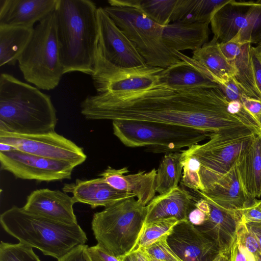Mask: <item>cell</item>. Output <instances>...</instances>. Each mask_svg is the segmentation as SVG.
<instances>
[{
	"label": "cell",
	"mask_w": 261,
	"mask_h": 261,
	"mask_svg": "<svg viewBox=\"0 0 261 261\" xmlns=\"http://www.w3.org/2000/svg\"><path fill=\"white\" fill-rule=\"evenodd\" d=\"M87 120L159 122L215 133L252 127L232 112L220 87L172 89L160 84L141 90L87 96L81 103Z\"/></svg>",
	"instance_id": "6da1fadb"
},
{
	"label": "cell",
	"mask_w": 261,
	"mask_h": 261,
	"mask_svg": "<svg viewBox=\"0 0 261 261\" xmlns=\"http://www.w3.org/2000/svg\"><path fill=\"white\" fill-rule=\"evenodd\" d=\"M97 8L90 0H58L57 34L64 74L92 75L98 39Z\"/></svg>",
	"instance_id": "7a4b0ae2"
},
{
	"label": "cell",
	"mask_w": 261,
	"mask_h": 261,
	"mask_svg": "<svg viewBox=\"0 0 261 261\" xmlns=\"http://www.w3.org/2000/svg\"><path fill=\"white\" fill-rule=\"evenodd\" d=\"M50 96L6 73L0 75V130L24 135L53 132L57 123Z\"/></svg>",
	"instance_id": "3957f363"
},
{
	"label": "cell",
	"mask_w": 261,
	"mask_h": 261,
	"mask_svg": "<svg viewBox=\"0 0 261 261\" xmlns=\"http://www.w3.org/2000/svg\"><path fill=\"white\" fill-rule=\"evenodd\" d=\"M1 224L19 243L40 250L58 260L76 247L85 245L87 235L77 224H67L13 206L3 213Z\"/></svg>",
	"instance_id": "277c9868"
},
{
	"label": "cell",
	"mask_w": 261,
	"mask_h": 261,
	"mask_svg": "<svg viewBox=\"0 0 261 261\" xmlns=\"http://www.w3.org/2000/svg\"><path fill=\"white\" fill-rule=\"evenodd\" d=\"M114 135L128 147H144L146 152H180L210 139L212 132L189 126L130 120L112 121Z\"/></svg>",
	"instance_id": "5b68a950"
},
{
	"label": "cell",
	"mask_w": 261,
	"mask_h": 261,
	"mask_svg": "<svg viewBox=\"0 0 261 261\" xmlns=\"http://www.w3.org/2000/svg\"><path fill=\"white\" fill-rule=\"evenodd\" d=\"M24 79L38 89L50 90L63 73L57 34L55 10L34 28L32 36L18 60Z\"/></svg>",
	"instance_id": "8992f818"
},
{
	"label": "cell",
	"mask_w": 261,
	"mask_h": 261,
	"mask_svg": "<svg viewBox=\"0 0 261 261\" xmlns=\"http://www.w3.org/2000/svg\"><path fill=\"white\" fill-rule=\"evenodd\" d=\"M146 206L130 197L94 213L91 226L97 243L117 258L132 251L145 222Z\"/></svg>",
	"instance_id": "52a82bcc"
},
{
	"label": "cell",
	"mask_w": 261,
	"mask_h": 261,
	"mask_svg": "<svg viewBox=\"0 0 261 261\" xmlns=\"http://www.w3.org/2000/svg\"><path fill=\"white\" fill-rule=\"evenodd\" d=\"M134 45L148 66L166 68L181 60L164 43L163 27L138 9L129 6L103 8Z\"/></svg>",
	"instance_id": "ba28073f"
},
{
	"label": "cell",
	"mask_w": 261,
	"mask_h": 261,
	"mask_svg": "<svg viewBox=\"0 0 261 261\" xmlns=\"http://www.w3.org/2000/svg\"><path fill=\"white\" fill-rule=\"evenodd\" d=\"M258 132L248 126L215 132L206 142L184 149L199 162V175L204 190L231 169L242 151Z\"/></svg>",
	"instance_id": "9c48e42d"
},
{
	"label": "cell",
	"mask_w": 261,
	"mask_h": 261,
	"mask_svg": "<svg viewBox=\"0 0 261 261\" xmlns=\"http://www.w3.org/2000/svg\"><path fill=\"white\" fill-rule=\"evenodd\" d=\"M163 68L146 66L124 68L114 65L97 51L91 75L97 94L118 93L141 90L156 84Z\"/></svg>",
	"instance_id": "30bf717a"
},
{
	"label": "cell",
	"mask_w": 261,
	"mask_h": 261,
	"mask_svg": "<svg viewBox=\"0 0 261 261\" xmlns=\"http://www.w3.org/2000/svg\"><path fill=\"white\" fill-rule=\"evenodd\" d=\"M0 143L9 144L23 152L70 162L76 166L87 159L82 147L55 131L24 135L0 130Z\"/></svg>",
	"instance_id": "8fae6325"
},
{
	"label": "cell",
	"mask_w": 261,
	"mask_h": 261,
	"mask_svg": "<svg viewBox=\"0 0 261 261\" xmlns=\"http://www.w3.org/2000/svg\"><path fill=\"white\" fill-rule=\"evenodd\" d=\"M1 169L16 178L55 181L71 179L76 166L70 162L53 160L28 153L16 149L0 151Z\"/></svg>",
	"instance_id": "7c38bea8"
},
{
	"label": "cell",
	"mask_w": 261,
	"mask_h": 261,
	"mask_svg": "<svg viewBox=\"0 0 261 261\" xmlns=\"http://www.w3.org/2000/svg\"><path fill=\"white\" fill-rule=\"evenodd\" d=\"M97 51L104 59L121 68H136L147 66L133 43L115 24L103 8H97Z\"/></svg>",
	"instance_id": "4fadbf2b"
},
{
	"label": "cell",
	"mask_w": 261,
	"mask_h": 261,
	"mask_svg": "<svg viewBox=\"0 0 261 261\" xmlns=\"http://www.w3.org/2000/svg\"><path fill=\"white\" fill-rule=\"evenodd\" d=\"M167 242L182 261H212L221 253L215 242L188 220L173 227Z\"/></svg>",
	"instance_id": "5bb4252c"
},
{
	"label": "cell",
	"mask_w": 261,
	"mask_h": 261,
	"mask_svg": "<svg viewBox=\"0 0 261 261\" xmlns=\"http://www.w3.org/2000/svg\"><path fill=\"white\" fill-rule=\"evenodd\" d=\"M253 3L229 0L215 11L210 23L219 43L234 40L242 45L250 43L249 16Z\"/></svg>",
	"instance_id": "9a60e30c"
},
{
	"label": "cell",
	"mask_w": 261,
	"mask_h": 261,
	"mask_svg": "<svg viewBox=\"0 0 261 261\" xmlns=\"http://www.w3.org/2000/svg\"><path fill=\"white\" fill-rule=\"evenodd\" d=\"M73 197L60 190L37 189L27 197L22 208L27 212L67 224H77Z\"/></svg>",
	"instance_id": "2e32d148"
},
{
	"label": "cell",
	"mask_w": 261,
	"mask_h": 261,
	"mask_svg": "<svg viewBox=\"0 0 261 261\" xmlns=\"http://www.w3.org/2000/svg\"><path fill=\"white\" fill-rule=\"evenodd\" d=\"M58 0H0V27L33 28L55 10Z\"/></svg>",
	"instance_id": "e0dca14e"
},
{
	"label": "cell",
	"mask_w": 261,
	"mask_h": 261,
	"mask_svg": "<svg viewBox=\"0 0 261 261\" xmlns=\"http://www.w3.org/2000/svg\"><path fill=\"white\" fill-rule=\"evenodd\" d=\"M180 62L163 69L158 82L172 89L196 87H220L206 70L191 57L175 51Z\"/></svg>",
	"instance_id": "ac0fdd59"
},
{
	"label": "cell",
	"mask_w": 261,
	"mask_h": 261,
	"mask_svg": "<svg viewBox=\"0 0 261 261\" xmlns=\"http://www.w3.org/2000/svg\"><path fill=\"white\" fill-rule=\"evenodd\" d=\"M128 172L127 167L115 169L108 166L98 176L113 188L134 195L139 202L147 205L155 197L156 170L125 174Z\"/></svg>",
	"instance_id": "d6986e66"
},
{
	"label": "cell",
	"mask_w": 261,
	"mask_h": 261,
	"mask_svg": "<svg viewBox=\"0 0 261 261\" xmlns=\"http://www.w3.org/2000/svg\"><path fill=\"white\" fill-rule=\"evenodd\" d=\"M198 196L217 206L230 211H239L254 199L245 192L236 163L224 175L204 191L195 192Z\"/></svg>",
	"instance_id": "ffe728a7"
},
{
	"label": "cell",
	"mask_w": 261,
	"mask_h": 261,
	"mask_svg": "<svg viewBox=\"0 0 261 261\" xmlns=\"http://www.w3.org/2000/svg\"><path fill=\"white\" fill-rule=\"evenodd\" d=\"M205 200L210 205V213L204 222L196 227L215 242L221 253L229 254L237 240V228L241 219L239 211L224 209Z\"/></svg>",
	"instance_id": "44dd1931"
},
{
	"label": "cell",
	"mask_w": 261,
	"mask_h": 261,
	"mask_svg": "<svg viewBox=\"0 0 261 261\" xmlns=\"http://www.w3.org/2000/svg\"><path fill=\"white\" fill-rule=\"evenodd\" d=\"M62 190L71 193L75 202L89 204L92 208L106 207L123 199L135 197L133 194L113 188L100 177L89 180L77 179L74 182L64 184Z\"/></svg>",
	"instance_id": "7402d4cb"
},
{
	"label": "cell",
	"mask_w": 261,
	"mask_h": 261,
	"mask_svg": "<svg viewBox=\"0 0 261 261\" xmlns=\"http://www.w3.org/2000/svg\"><path fill=\"white\" fill-rule=\"evenodd\" d=\"M194 205L195 196L178 186L166 194L155 196L148 203L144 223L171 217L187 221Z\"/></svg>",
	"instance_id": "603a6c76"
},
{
	"label": "cell",
	"mask_w": 261,
	"mask_h": 261,
	"mask_svg": "<svg viewBox=\"0 0 261 261\" xmlns=\"http://www.w3.org/2000/svg\"><path fill=\"white\" fill-rule=\"evenodd\" d=\"M209 23L171 22L163 27L162 40L174 54L186 49L196 50L207 42Z\"/></svg>",
	"instance_id": "cb8c5ba5"
},
{
	"label": "cell",
	"mask_w": 261,
	"mask_h": 261,
	"mask_svg": "<svg viewBox=\"0 0 261 261\" xmlns=\"http://www.w3.org/2000/svg\"><path fill=\"white\" fill-rule=\"evenodd\" d=\"M238 173L246 194L251 198L261 196V131L254 134L237 162Z\"/></svg>",
	"instance_id": "d4e9b609"
},
{
	"label": "cell",
	"mask_w": 261,
	"mask_h": 261,
	"mask_svg": "<svg viewBox=\"0 0 261 261\" xmlns=\"http://www.w3.org/2000/svg\"><path fill=\"white\" fill-rule=\"evenodd\" d=\"M219 84L234 75L236 70L223 55L219 42L213 37L201 48L193 51L191 57Z\"/></svg>",
	"instance_id": "484cf974"
},
{
	"label": "cell",
	"mask_w": 261,
	"mask_h": 261,
	"mask_svg": "<svg viewBox=\"0 0 261 261\" xmlns=\"http://www.w3.org/2000/svg\"><path fill=\"white\" fill-rule=\"evenodd\" d=\"M33 28L0 27V66L14 65L29 42Z\"/></svg>",
	"instance_id": "4316f807"
},
{
	"label": "cell",
	"mask_w": 261,
	"mask_h": 261,
	"mask_svg": "<svg viewBox=\"0 0 261 261\" xmlns=\"http://www.w3.org/2000/svg\"><path fill=\"white\" fill-rule=\"evenodd\" d=\"M229 0H177L171 22H208Z\"/></svg>",
	"instance_id": "83f0119b"
},
{
	"label": "cell",
	"mask_w": 261,
	"mask_h": 261,
	"mask_svg": "<svg viewBox=\"0 0 261 261\" xmlns=\"http://www.w3.org/2000/svg\"><path fill=\"white\" fill-rule=\"evenodd\" d=\"M110 6L136 8L162 27L171 23L177 0H109Z\"/></svg>",
	"instance_id": "f1b7e54d"
},
{
	"label": "cell",
	"mask_w": 261,
	"mask_h": 261,
	"mask_svg": "<svg viewBox=\"0 0 261 261\" xmlns=\"http://www.w3.org/2000/svg\"><path fill=\"white\" fill-rule=\"evenodd\" d=\"M183 165L181 152L166 153L156 170L155 190L159 195L166 194L178 187Z\"/></svg>",
	"instance_id": "f546056e"
},
{
	"label": "cell",
	"mask_w": 261,
	"mask_h": 261,
	"mask_svg": "<svg viewBox=\"0 0 261 261\" xmlns=\"http://www.w3.org/2000/svg\"><path fill=\"white\" fill-rule=\"evenodd\" d=\"M251 44L242 45L239 54L231 62L236 70L234 80L248 96L261 101V95L256 85L250 55Z\"/></svg>",
	"instance_id": "4dcf8cb0"
},
{
	"label": "cell",
	"mask_w": 261,
	"mask_h": 261,
	"mask_svg": "<svg viewBox=\"0 0 261 261\" xmlns=\"http://www.w3.org/2000/svg\"><path fill=\"white\" fill-rule=\"evenodd\" d=\"M179 222L176 218L171 217L144 223L133 251L147 246L163 236L169 235Z\"/></svg>",
	"instance_id": "1f68e13d"
},
{
	"label": "cell",
	"mask_w": 261,
	"mask_h": 261,
	"mask_svg": "<svg viewBox=\"0 0 261 261\" xmlns=\"http://www.w3.org/2000/svg\"><path fill=\"white\" fill-rule=\"evenodd\" d=\"M181 160L183 165L182 184L189 189L196 191H204L199 175L200 163L194 156L181 150Z\"/></svg>",
	"instance_id": "d6a6232c"
},
{
	"label": "cell",
	"mask_w": 261,
	"mask_h": 261,
	"mask_svg": "<svg viewBox=\"0 0 261 261\" xmlns=\"http://www.w3.org/2000/svg\"><path fill=\"white\" fill-rule=\"evenodd\" d=\"M0 261H41L32 247L22 244L1 242Z\"/></svg>",
	"instance_id": "836d02e7"
},
{
	"label": "cell",
	"mask_w": 261,
	"mask_h": 261,
	"mask_svg": "<svg viewBox=\"0 0 261 261\" xmlns=\"http://www.w3.org/2000/svg\"><path fill=\"white\" fill-rule=\"evenodd\" d=\"M236 242L256 260L261 256V249L255 234L242 218L237 228Z\"/></svg>",
	"instance_id": "e575fe53"
},
{
	"label": "cell",
	"mask_w": 261,
	"mask_h": 261,
	"mask_svg": "<svg viewBox=\"0 0 261 261\" xmlns=\"http://www.w3.org/2000/svg\"><path fill=\"white\" fill-rule=\"evenodd\" d=\"M165 235L151 244L139 249L155 258L164 261H182L171 249Z\"/></svg>",
	"instance_id": "d590c367"
},
{
	"label": "cell",
	"mask_w": 261,
	"mask_h": 261,
	"mask_svg": "<svg viewBox=\"0 0 261 261\" xmlns=\"http://www.w3.org/2000/svg\"><path fill=\"white\" fill-rule=\"evenodd\" d=\"M250 44H261V0L253 1L250 12Z\"/></svg>",
	"instance_id": "8d00e7d4"
},
{
	"label": "cell",
	"mask_w": 261,
	"mask_h": 261,
	"mask_svg": "<svg viewBox=\"0 0 261 261\" xmlns=\"http://www.w3.org/2000/svg\"><path fill=\"white\" fill-rule=\"evenodd\" d=\"M220 88L227 99L230 101H241V96L244 91L238 85L233 76L219 84Z\"/></svg>",
	"instance_id": "74e56055"
},
{
	"label": "cell",
	"mask_w": 261,
	"mask_h": 261,
	"mask_svg": "<svg viewBox=\"0 0 261 261\" xmlns=\"http://www.w3.org/2000/svg\"><path fill=\"white\" fill-rule=\"evenodd\" d=\"M258 201L255 198L247 205L239 210L241 218L245 223L261 222V208Z\"/></svg>",
	"instance_id": "f35d334b"
},
{
	"label": "cell",
	"mask_w": 261,
	"mask_h": 261,
	"mask_svg": "<svg viewBox=\"0 0 261 261\" xmlns=\"http://www.w3.org/2000/svg\"><path fill=\"white\" fill-rule=\"evenodd\" d=\"M250 55L256 85L261 95V46H251Z\"/></svg>",
	"instance_id": "ab89813d"
},
{
	"label": "cell",
	"mask_w": 261,
	"mask_h": 261,
	"mask_svg": "<svg viewBox=\"0 0 261 261\" xmlns=\"http://www.w3.org/2000/svg\"><path fill=\"white\" fill-rule=\"evenodd\" d=\"M87 253L90 261H119L117 257L107 251L101 245L87 247Z\"/></svg>",
	"instance_id": "60d3db41"
},
{
	"label": "cell",
	"mask_w": 261,
	"mask_h": 261,
	"mask_svg": "<svg viewBox=\"0 0 261 261\" xmlns=\"http://www.w3.org/2000/svg\"><path fill=\"white\" fill-rule=\"evenodd\" d=\"M242 45L234 40L225 43H219L221 52L229 62H231L236 58L240 53Z\"/></svg>",
	"instance_id": "b9f144b4"
},
{
	"label": "cell",
	"mask_w": 261,
	"mask_h": 261,
	"mask_svg": "<svg viewBox=\"0 0 261 261\" xmlns=\"http://www.w3.org/2000/svg\"><path fill=\"white\" fill-rule=\"evenodd\" d=\"M241 101L244 107L256 119L261 114L260 100L250 97L244 93L241 96Z\"/></svg>",
	"instance_id": "7bdbcfd3"
},
{
	"label": "cell",
	"mask_w": 261,
	"mask_h": 261,
	"mask_svg": "<svg viewBox=\"0 0 261 261\" xmlns=\"http://www.w3.org/2000/svg\"><path fill=\"white\" fill-rule=\"evenodd\" d=\"M86 245L79 246L58 261H90L87 253Z\"/></svg>",
	"instance_id": "ee69618b"
},
{
	"label": "cell",
	"mask_w": 261,
	"mask_h": 261,
	"mask_svg": "<svg viewBox=\"0 0 261 261\" xmlns=\"http://www.w3.org/2000/svg\"><path fill=\"white\" fill-rule=\"evenodd\" d=\"M207 215L201 210L194 205L189 214L188 221L195 226H198L204 222Z\"/></svg>",
	"instance_id": "f6af8a7d"
},
{
	"label": "cell",
	"mask_w": 261,
	"mask_h": 261,
	"mask_svg": "<svg viewBox=\"0 0 261 261\" xmlns=\"http://www.w3.org/2000/svg\"><path fill=\"white\" fill-rule=\"evenodd\" d=\"M118 259L119 261H148L146 253L141 249L133 250Z\"/></svg>",
	"instance_id": "bcb514c9"
},
{
	"label": "cell",
	"mask_w": 261,
	"mask_h": 261,
	"mask_svg": "<svg viewBox=\"0 0 261 261\" xmlns=\"http://www.w3.org/2000/svg\"><path fill=\"white\" fill-rule=\"evenodd\" d=\"M235 261H247L246 254L242 247L238 244L236 249Z\"/></svg>",
	"instance_id": "7dc6e473"
},
{
	"label": "cell",
	"mask_w": 261,
	"mask_h": 261,
	"mask_svg": "<svg viewBox=\"0 0 261 261\" xmlns=\"http://www.w3.org/2000/svg\"><path fill=\"white\" fill-rule=\"evenodd\" d=\"M248 228L254 233L261 235V222L246 223Z\"/></svg>",
	"instance_id": "c3c4849f"
},
{
	"label": "cell",
	"mask_w": 261,
	"mask_h": 261,
	"mask_svg": "<svg viewBox=\"0 0 261 261\" xmlns=\"http://www.w3.org/2000/svg\"><path fill=\"white\" fill-rule=\"evenodd\" d=\"M230 253L228 254H224V253H220L212 261H229Z\"/></svg>",
	"instance_id": "681fc988"
},
{
	"label": "cell",
	"mask_w": 261,
	"mask_h": 261,
	"mask_svg": "<svg viewBox=\"0 0 261 261\" xmlns=\"http://www.w3.org/2000/svg\"><path fill=\"white\" fill-rule=\"evenodd\" d=\"M16 149L13 146L5 143H0V151L7 152Z\"/></svg>",
	"instance_id": "f907efd6"
},
{
	"label": "cell",
	"mask_w": 261,
	"mask_h": 261,
	"mask_svg": "<svg viewBox=\"0 0 261 261\" xmlns=\"http://www.w3.org/2000/svg\"><path fill=\"white\" fill-rule=\"evenodd\" d=\"M237 246V244L235 243L231 249L229 255V261H235Z\"/></svg>",
	"instance_id": "816d5d0a"
},
{
	"label": "cell",
	"mask_w": 261,
	"mask_h": 261,
	"mask_svg": "<svg viewBox=\"0 0 261 261\" xmlns=\"http://www.w3.org/2000/svg\"><path fill=\"white\" fill-rule=\"evenodd\" d=\"M146 254L147 255V257L148 261H164L162 260H160V259L155 258L147 254L146 253Z\"/></svg>",
	"instance_id": "f5cc1de1"
},
{
	"label": "cell",
	"mask_w": 261,
	"mask_h": 261,
	"mask_svg": "<svg viewBox=\"0 0 261 261\" xmlns=\"http://www.w3.org/2000/svg\"><path fill=\"white\" fill-rule=\"evenodd\" d=\"M256 119L261 126V114Z\"/></svg>",
	"instance_id": "db71d44e"
},
{
	"label": "cell",
	"mask_w": 261,
	"mask_h": 261,
	"mask_svg": "<svg viewBox=\"0 0 261 261\" xmlns=\"http://www.w3.org/2000/svg\"><path fill=\"white\" fill-rule=\"evenodd\" d=\"M256 261H261V256L257 259Z\"/></svg>",
	"instance_id": "11a10c76"
},
{
	"label": "cell",
	"mask_w": 261,
	"mask_h": 261,
	"mask_svg": "<svg viewBox=\"0 0 261 261\" xmlns=\"http://www.w3.org/2000/svg\"><path fill=\"white\" fill-rule=\"evenodd\" d=\"M258 204H259V206H260V207L261 208V200H259Z\"/></svg>",
	"instance_id": "9f6ffc18"
},
{
	"label": "cell",
	"mask_w": 261,
	"mask_h": 261,
	"mask_svg": "<svg viewBox=\"0 0 261 261\" xmlns=\"http://www.w3.org/2000/svg\"><path fill=\"white\" fill-rule=\"evenodd\" d=\"M259 45L261 46V44H259Z\"/></svg>",
	"instance_id": "6f0895ef"
},
{
	"label": "cell",
	"mask_w": 261,
	"mask_h": 261,
	"mask_svg": "<svg viewBox=\"0 0 261 261\" xmlns=\"http://www.w3.org/2000/svg\"><path fill=\"white\" fill-rule=\"evenodd\" d=\"M261 249V248H260Z\"/></svg>",
	"instance_id": "680465c9"
}]
</instances>
